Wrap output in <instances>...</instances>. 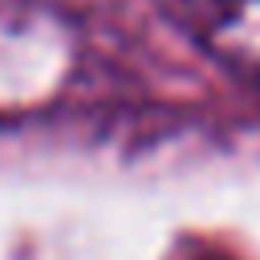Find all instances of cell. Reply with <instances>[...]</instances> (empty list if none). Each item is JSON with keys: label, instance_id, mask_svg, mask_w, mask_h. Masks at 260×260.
Segmentation results:
<instances>
[{"label": "cell", "instance_id": "1", "mask_svg": "<svg viewBox=\"0 0 260 260\" xmlns=\"http://www.w3.org/2000/svg\"><path fill=\"white\" fill-rule=\"evenodd\" d=\"M195 32L215 61L260 85V0H195Z\"/></svg>", "mask_w": 260, "mask_h": 260}]
</instances>
